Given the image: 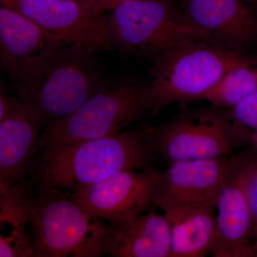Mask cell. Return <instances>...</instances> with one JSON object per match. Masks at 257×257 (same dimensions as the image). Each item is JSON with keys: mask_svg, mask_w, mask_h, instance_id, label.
I'll return each mask as SVG.
<instances>
[{"mask_svg": "<svg viewBox=\"0 0 257 257\" xmlns=\"http://www.w3.org/2000/svg\"><path fill=\"white\" fill-rule=\"evenodd\" d=\"M152 128L123 130L104 138L40 149L31 183L72 194L123 171L153 167Z\"/></svg>", "mask_w": 257, "mask_h": 257, "instance_id": "obj_1", "label": "cell"}, {"mask_svg": "<svg viewBox=\"0 0 257 257\" xmlns=\"http://www.w3.org/2000/svg\"><path fill=\"white\" fill-rule=\"evenodd\" d=\"M92 53L59 44L42 54L17 81L18 100L41 126L72 114L106 87Z\"/></svg>", "mask_w": 257, "mask_h": 257, "instance_id": "obj_2", "label": "cell"}, {"mask_svg": "<svg viewBox=\"0 0 257 257\" xmlns=\"http://www.w3.org/2000/svg\"><path fill=\"white\" fill-rule=\"evenodd\" d=\"M34 257L107 254L113 226L89 214L67 194L28 184Z\"/></svg>", "mask_w": 257, "mask_h": 257, "instance_id": "obj_3", "label": "cell"}, {"mask_svg": "<svg viewBox=\"0 0 257 257\" xmlns=\"http://www.w3.org/2000/svg\"><path fill=\"white\" fill-rule=\"evenodd\" d=\"M257 57L202 40L184 42L157 55L148 87L152 116L173 102L202 99L230 69Z\"/></svg>", "mask_w": 257, "mask_h": 257, "instance_id": "obj_4", "label": "cell"}, {"mask_svg": "<svg viewBox=\"0 0 257 257\" xmlns=\"http://www.w3.org/2000/svg\"><path fill=\"white\" fill-rule=\"evenodd\" d=\"M152 107L148 87L131 82L106 87L72 114L45 125L40 134L39 150L119 133L147 111L152 113Z\"/></svg>", "mask_w": 257, "mask_h": 257, "instance_id": "obj_5", "label": "cell"}, {"mask_svg": "<svg viewBox=\"0 0 257 257\" xmlns=\"http://www.w3.org/2000/svg\"><path fill=\"white\" fill-rule=\"evenodd\" d=\"M109 11L112 44L126 50L157 55L189 40L214 44L166 0H121Z\"/></svg>", "mask_w": 257, "mask_h": 257, "instance_id": "obj_6", "label": "cell"}, {"mask_svg": "<svg viewBox=\"0 0 257 257\" xmlns=\"http://www.w3.org/2000/svg\"><path fill=\"white\" fill-rule=\"evenodd\" d=\"M151 138L155 156L169 164L226 157L235 142L226 112L218 107L182 113L160 127L152 128Z\"/></svg>", "mask_w": 257, "mask_h": 257, "instance_id": "obj_7", "label": "cell"}, {"mask_svg": "<svg viewBox=\"0 0 257 257\" xmlns=\"http://www.w3.org/2000/svg\"><path fill=\"white\" fill-rule=\"evenodd\" d=\"M57 41L89 51L112 46L104 10L78 0H0Z\"/></svg>", "mask_w": 257, "mask_h": 257, "instance_id": "obj_8", "label": "cell"}, {"mask_svg": "<svg viewBox=\"0 0 257 257\" xmlns=\"http://www.w3.org/2000/svg\"><path fill=\"white\" fill-rule=\"evenodd\" d=\"M160 174L153 167L123 171L67 195L89 214L117 226L148 211Z\"/></svg>", "mask_w": 257, "mask_h": 257, "instance_id": "obj_9", "label": "cell"}, {"mask_svg": "<svg viewBox=\"0 0 257 257\" xmlns=\"http://www.w3.org/2000/svg\"><path fill=\"white\" fill-rule=\"evenodd\" d=\"M256 163L248 157L233 158L216 201L217 240L213 256H246L252 253L250 242L254 237V224L248 186Z\"/></svg>", "mask_w": 257, "mask_h": 257, "instance_id": "obj_10", "label": "cell"}, {"mask_svg": "<svg viewBox=\"0 0 257 257\" xmlns=\"http://www.w3.org/2000/svg\"><path fill=\"white\" fill-rule=\"evenodd\" d=\"M232 163L227 157L171 162L160 171L152 204L164 213L193 204H215Z\"/></svg>", "mask_w": 257, "mask_h": 257, "instance_id": "obj_11", "label": "cell"}, {"mask_svg": "<svg viewBox=\"0 0 257 257\" xmlns=\"http://www.w3.org/2000/svg\"><path fill=\"white\" fill-rule=\"evenodd\" d=\"M184 10L214 45L242 52L257 45V14L244 0H184Z\"/></svg>", "mask_w": 257, "mask_h": 257, "instance_id": "obj_12", "label": "cell"}, {"mask_svg": "<svg viewBox=\"0 0 257 257\" xmlns=\"http://www.w3.org/2000/svg\"><path fill=\"white\" fill-rule=\"evenodd\" d=\"M41 124L18 99L0 121V192L26 179L39 151Z\"/></svg>", "mask_w": 257, "mask_h": 257, "instance_id": "obj_13", "label": "cell"}, {"mask_svg": "<svg viewBox=\"0 0 257 257\" xmlns=\"http://www.w3.org/2000/svg\"><path fill=\"white\" fill-rule=\"evenodd\" d=\"M62 43L18 12L0 4V69L18 81L37 58Z\"/></svg>", "mask_w": 257, "mask_h": 257, "instance_id": "obj_14", "label": "cell"}, {"mask_svg": "<svg viewBox=\"0 0 257 257\" xmlns=\"http://www.w3.org/2000/svg\"><path fill=\"white\" fill-rule=\"evenodd\" d=\"M164 214L170 224V257L213 254L217 240L215 204H193Z\"/></svg>", "mask_w": 257, "mask_h": 257, "instance_id": "obj_15", "label": "cell"}, {"mask_svg": "<svg viewBox=\"0 0 257 257\" xmlns=\"http://www.w3.org/2000/svg\"><path fill=\"white\" fill-rule=\"evenodd\" d=\"M112 226L109 256L170 257L171 228L165 214L147 211Z\"/></svg>", "mask_w": 257, "mask_h": 257, "instance_id": "obj_16", "label": "cell"}, {"mask_svg": "<svg viewBox=\"0 0 257 257\" xmlns=\"http://www.w3.org/2000/svg\"><path fill=\"white\" fill-rule=\"evenodd\" d=\"M26 179L0 192V257L34 256Z\"/></svg>", "mask_w": 257, "mask_h": 257, "instance_id": "obj_17", "label": "cell"}, {"mask_svg": "<svg viewBox=\"0 0 257 257\" xmlns=\"http://www.w3.org/2000/svg\"><path fill=\"white\" fill-rule=\"evenodd\" d=\"M257 90V63L234 67L223 75L202 99L215 107L230 108Z\"/></svg>", "mask_w": 257, "mask_h": 257, "instance_id": "obj_18", "label": "cell"}, {"mask_svg": "<svg viewBox=\"0 0 257 257\" xmlns=\"http://www.w3.org/2000/svg\"><path fill=\"white\" fill-rule=\"evenodd\" d=\"M226 112V119L233 138L257 134V90L248 94Z\"/></svg>", "mask_w": 257, "mask_h": 257, "instance_id": "obj_19", "label": "cell"}, {"mask_svg": "<svg viewBox=\"0 0 257 257\" xmlns=\"http://www.w3.org/2000/svg\"><path fill=\"white\" fill-rule=\"evenodd\" d=\"M248 192L251 211H252L253 224H254V237L256 239L254 244L253 245V248L257 246V162L250 175Z\"/></svg>", "mask_w": 257, "mask_h": 257, "instance_id": "obj_20", "label": "cell"}, {"mask_svg": "<svg viewBox=\"0 0 257 257\" xmlns=\"http://www.w3.org/2000/svg\"><path fill=\"white\" fill-rule=\"evenodd\" d=\"M78 1L88 3L103 10H109L114 6L109 0H78Z\"/></svg>", "mask_w": 257, "mask_h": 257, "instance_id": "obj_21", "label": "cell"}, {"mask_svg": "<svg viewBox=\"0 0 257 257\" xmlns=\"http://www.w3.org/2000/svg\"><path fill=\"white\" fill-rule=\"evenodd\" d=\"M9 99H5L3 96L0 94V121L3 120L8 110Z\"/></svg>", "mask_w": 257, "mask_h": 257, "instance_id": "obj_22", "label": "cell"}, {"mask_svg": "<svg viewBox=\"0 0 257 257\" xmlns=\"http://www.w3.org/2000/svg\"><path fill=\"white\" fill-rule=\"evenodd\" d=\"M244 1L253 8L257 5V0H244Z\"/></svg>", "mask_w": 257, "mask_h": 257, "instance_id": "obj_23", "label": "cell"}, {"mask_svg": "<svg viewBox=\"0 0 257 257\" xmlns=\"http://www.w3.org/2000/svg\"><path fill=\"white\" fill-rule=\"evenodd\" d=\"M252 255H253V256H257V246L253 248Z\"/></svg>", "mask_w": 257, "mask_h": 257, "instance_id": "obj_24", "label": "cell"}, {"mask_svg": "<svg viewBox=\"0 0 257 257\" xmlns=\"http://www.w3.org/2000/svg\"><path fill=\"white\" fill-rule=\"evenodd\" d=\"M109 1H110L111 3H112L113 5H114L115 4H116V3H117L118 2L121 1V0H109Z\"/></svg>", "mask_w": 257, "mask_h": 257, "instance_id": "obj_25", "label": "cell"}]
</instances>
